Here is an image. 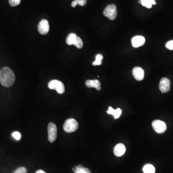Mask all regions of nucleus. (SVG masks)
Masks as SVG:
<instances>
[{
    "mask_svg": "<svg viewBox=\"0 0 173 173\" xmlns=\"http://www.w3.org/2000/svg\"><path fill=\"white\" fill-rule=\"evenodd\" d=\"M16 77L14 72L8 67H3L0 71V81L6 87H10L15 82Z\"/></svg>",
    "mask_w": 173,
    "mask_h": 173,
    "instance_id": "1",
    "label": "nucleus"
},
{
    "mask_svg": "<svg viewBox=\"0 0 173 173\" xmlns=\"http://www.w3.org/2000/svg\"><path fill=\"white\" fill-rule=\"evenodd\" d=\"M79 124L78 122L73 118H69L65 121L63 129L67 133H72L78 129Z\"/></svg>",
    "mask_w": 173,
    "mask_h": 173,
    "instance_id": "2",
    "label": "nucleus"
},
{
    "mask_svg": "<svg viewBox=\"0 0 173 173\" xmlns=\"http://www.w3.org/2000/svg\"><path fill=\"white\" fill-rule=\"evenodd\" d=\"M48 88L50 89H55L59 94H63L65 93V88L64 84L60 81L54 80L51 81L48 83Z\"/></svg>",
    "mask_w": 173,
    "mask_h": 173,
    "instance_id": "3",
    "label": "nucleus"
},
{
    "mask_svg": "<svg viewBox=\"0 0 173 173\" xmlns=\"http://www.w3.org/2000/svg\"><path fill=\"white\" fill-rule=\"evenodd\" d=\"M117 8L115 4H110L107 6L103 11L104 16L111 20L116 19L117 16Z\"/></svg>",
    "mask_w": 173,
    "mask_h": 173,
    "instance_id": "4",
    "label": "nucleus"
},
{
    "mask_svg": "<svg viewBox=\"0 0 173 173\" xmlns=\"http://www.w3.org/2000/svg\"><path fill=\"white\" fill-rule=\"evenodd\" d=\"M152 126L155 131L159 134L164 133L167 129L166 125L165 122L159 120H154L152 122Z\"/></svg>",
    "mask_w": 173,
    "mask_h": 173,
    "instance_id": "5",
    "label": "nucleus"
},
{
    "mask_svg": "<svg viewBox=\"0 0 173 173\" xmlns=\"http://www.w3.org/2000/svg\"><path fill=\"white\" fill-rule=\"evenodd\" d=\"M48 139L50 142H53L57 139V129L56 125L51 122L48 126Z\"/></svg>",
    "mask_w": 173,
    "mask_h": 173,
    "instance_id": "6",
    "label": "nucleus"
},
{
    "mask_svg": "<svg viewBox=\"0 0 173 173\" xmlns=\"http://www.w3.org/2000/svg\"><path fill=\"white\" fill-rule=\"evenodd\" d=\"M39 32L40 34L45 35L49 32L50 30L49 22L46 19H43L40 21L38 27Z\"/></svg>",
    "mask_w": 173,
    "mask_h": 173,
    "instance_id": "7",
    "label": "nucleus"
},
{
    "mask_svg": "<svg viewBox=\"0 0 173 173\" xmlns=\"http://www.w3.org/2000/svg\"><path fill=\"white\" fill-rule=\"evenodd\" d=\"M170 81L166 78H163L161 80L159 84L160 90L162 93H166L170 89Z\"/></svg>",
    "mask_w": 173,
    "mask_h": 173,
    "instance_id": "8",
    "label": "nucleus"
},
{
    "mask_svg": "<svg viewBox=\"0 0 173 173\" xmlns=\"http://www.w3.org/2000/svg\"><path fill=\"white\" fill-rule=\"evenodd\" d=\"M133 77L137 80L141 81L144 78V71L140 67H135L132 71Z\"/></svg>",
    "mask_w": 173,
    "mask_h": 173,
    "instance_id": "9",
    "label": "nucleus"
},
{
    "mask_svg": "<svg viewBox=\"0 0 173 173\" xmlns=\"http://www.w3.org/2000/svg\"><path fill=\"white\" fill-rule=\"evenodd\" d=\"M145 43V39L142 36H136L132 39V44L133 47L138 48L143 45Z\"/></svg>",
    "mask_w": 173,
    "mask_h": 173,
    "instance_id": "10",
    "label": "nucleus"
},
{
    "mask_svg": "<svg viewBox=\"0 0 173 173\" xmlns=\"http://www.w3.org/2000/svg\"><path fill=\"white\" fill-rule=\"evenodd\" d=\"M125 151L126 149L124 144L123 143H119L117 144L114 148V154L117 157H121L125 154Z\"/></svg>",
    "mask_w": 173,
    "mask_h": 173,
    "instance_id": "11",
    "label": "nucleus"
},
{
    "mask_svg": "<svg viewBox=\"0 0 173 173\" xmlns=\"http://www.w3.org/2000/svg\"><path fill=\"white\" fill-rule=\"evenodd\" d=\"M86 86L87 87L95 88L97 90H100L101 89V83L98 80H88L86 81Z\"/></svg>",
    "mask_w": 173,
    "mask_h": 173,
    "instance_id": "12",
    "label": "nucleus"
},
{
    "mask_svg": "<svg viewBox=\"0 0 173 173\" xmlns=\"http://www.w3.org/2000/svg\"><path fill=\"white\" fill-rule=\"evenodd\" d=\"M107 113L109 115H113L114 118L116 119L119 118V117L122 114V110L120 108H117L116 110H115L112 107H109L108 110L107 111Z\"/></svg>",
    "mask_w": 173,
    "mask_h": 173,
    "instance_id": "13",
    "label": "nucleus"
},
{
    "mask_svg": "<svg viewBox=\"0 0 173 173\" xmlns=\"http://www.w3.org/2000/svg\"><path fill=\"white\" fill-rule=\"evenodd\" d=\"M73 171L75 173H91L88 168L84 167L82 165H78L74 167Z\"/></svg>",
    "mask_w": 173,
    "mask_h": 173,
    "instance_id": "14",
    "label": "nucleus"
},
{
    "mask_svg": "<svg viewBox=\"0 0 173 173\" xmlns=\"http://www.w3.org/2000/svg\"><path fill=\"white\" fill-rule=\"evenodd\" d=\"M77 37L78 36H77V35L75 33H70L66 38V43L69 45H73Z\"/></svg>",
    "mask_w": 173,
    "mask_h": 173,
    "instance_id": "15",
    "label": "nucleus"
},
{
    "mask_svg": "<svg viewBox=\"0 0 173 173\" xmlns=\"http://www.w3.org/2000/svg\"><path fill=\"white\" fill-rule=\"evenodd\" d=\"M140 2L142 6L148 8H151L152 7V5L156 4L155 0H140Z\"/></svg>",
    "mask_w": 173,
    "mask_h": 173,
    "instance_id": "16",
    "label": "nucleus"
},
{
    "mask_svg": "<svg viewBox=\"0 0 173 173\" xmlns=\"http://www.w3.org/2000/svg\"><path fill=\"white\" fill-rule=\"evenodd\" d=\"M144 173H155V167L153 165L148 164L143 168Z\"/></svg>",
    "mask_w": 173,
    "mask_h": 173,
    "instance_id": "17",
    "label": "nucleus"
},
{
    "mask_svg": "<svg viewBox=\"0 0 173 173\" xmlns=\"http://www.w3.org/2000/svg\"><path fill=\"white\" fill-rule=\"evenodd\" d=\"M103 55L102 54H98L96 57V59L94 62H93V65L94 66H100L102 64V60Z\"/></svg>",
    "mask_w": 173,
    "mask_h": 173,
    "instance_id": "18",
    "label": "nucleus"
},
{
    "mask_svg": "<svg viewBox=\"0 0 173 173\" xmlns=\"http://www.w3.org/2000/svg\"><path fill=\"white\" fill-rule=\"evenodd\" d=\"M74 45L75 46V47L79 48V49H81L83 47V43L82 39H81L79 37H77V39H75V42L74 43Z\"/></svg>",
    "mask_w": 173,
    "mask_h": 173,
    "instance_id": "19",
    "label": "nucleus"
},
{
    "mask_svg": "<svg viewBox=\"0 0 173 173\" xmlns=\"http://www.w3.org/2000/svg\"><path fill=\"white\" fill-rule=\"evenodd\" d=\"M21 0H9V2L11 7H16L20 4Z\"/></svg>",
    "mask_w": 173,
    "mask_h": 173,
    "instance_id": "20",
    "label": "nucleus"
},
{
    "mask_svg": "<svg viewBox=\"0 0 173 173\" xmlns=\"http://www.w3.org/2000/svg\"><path fill=\"white\" fill-rule=\"evenodd\" d=\"M12 135V137L17 140H20L21 137L20 133H19V132L17 131L14 132Z\"/></svg>",
    "mask_w": 173,
    "mask_h": 173,
    "instance_id": "21",
    "label": "nucleus"
},
{
    "mask_svg": "<svg viewBox=\"0 0 173 173\" xmlns=\"http://www.w3.org/2000/svg\"><path fill=\"white\" fill-rule=\"evenodd\" d=\"M27 169L26 168L24 167H21L18 168V169H16L14 173H27Z\"/></svg>",
    "mask_w": 173,
    "mask_h": 173,
    "instance_id": "22",
    "label": "nucleus"
},
{
    "mask_svg": "<svg viewBox=\"0 0 173 173\" xmlns=\"http://www.w3.org/2000/svg\"><path fill=\"white\" fill-rule=\"evenodd\" d=\"M166 47L167 49L170 50H173V40L168 41L166 43Z\"/></svg>",
    "mask_w": 173,
    "mask_h": 173,
    "instance_id": "23",
    "label": "nucleus"
},
{
    "mask_svg": "<svg viewBox=\"0 0 173 173\" xmlns=\"http://www.w3.org/2000/svg\"><path fill=\"white\" fill-rule=\"evenodd\" d=\"M78 2V4L81 7H84L87 3L86 0H76Z\"/></svg>",
    "mask_w": 173,
    "mask_h": 173,
    "instance_id": "24",
    "label": "nucleus"
},
{
    "mask_svg": "<svg viewBox=\"0 0 173 173\" xmlns=\"http://www.w3.org/2000/svg\"><path fill=\"white\" fill-rule=\"evenodd\" d=\"M77 4H78V2H77V1L76 0H75L73 2H72V3H71V6L73 7H75L76 6H77Z\"/></svg>",
    "mask_w": 173,
    "mask_h": 173,
    "instance_id": "25",
    "label": "nucleus"
},
{
    "mask_svg": "<svg viewBox=\"0 0 173 173\" xmlns=\"http://www.w3.org/2000/svg\"><path fill=\"white\" fill-rule=\"evenodd\" d=\"M36 173H46L45 172L43 171V170H39L36 172Z\"/></svg>",
    "mask_w": 173,
    "mask_h": 173,
    "instance_id": "26",
    "label": "nucleus"
}]
</instances>
